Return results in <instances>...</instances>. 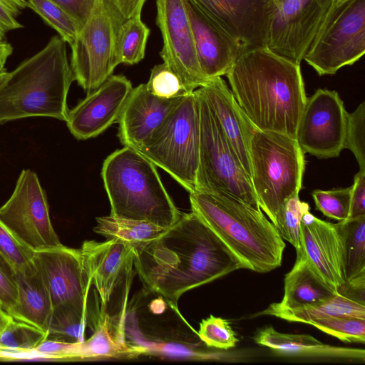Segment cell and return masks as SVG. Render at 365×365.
Wrapping results in <instances>:
<instances>
[{
    "mask_svg": "<svg viewBox=\"0 0 365 365\" xmlns=\"http://www.w3.org/2000/svg\"><path fill=\"white\" fill-rule=\"evenodd\" d=\"M144 287L178 312L186 292L240 269L242 262L194 212L181 214L158 238L134 252Z\"/></svg>",
    "mask_w": 365,
    "mask_h": 365,
    "instance_id": "cell-1",
    "label": "cell"
},
{
    "mask_svg": "<svg viewBox=\"0 0 365 365\" xmlns=\"http://www.w3.org/2000/svg\"><path fill=\"white\" fill-rule=\"evenodd\" d=\"M238 105L260 130L296 138L307 101L300 63L268 47L245 49L225 75Z\"/></svg>",
    "mask_w": 365,
    "mask_h": 365,
    "instance_id": "cell-2",
    "label": "cell"
},
{
    "mask_svg": "<svg viewBox=\"0 0 365 365\" xmlns=\"http://www.w3.org/2000/svg\"><path fill=\"white\" fill-rule=\"evenodd\" d=\"M73 81L66 42L54 36L38 53L7 72L0 83V123L29 117L66 121Z\"/></svg>",
    "mask_w": 365,
    "mask_h": 365,
    "instance_id": "cell-3",
    "label": "cell"
},
{
    "mask_svg": "<svg viewBox=\"0 0 365 365\" xmlns=\"http://www.w3.org/2000/svg\"><path fill=\"white\" fill-rule=\"evenodd\" d=\"M192 211L238 257L245 269L259 273L282 264L286 247L274 224L241 200L224 192L190 193Z\"/></svg>",
    "mask_w": 365,
    "mask_h": 365,
    "instance_id": "cell-4",
    "label": "cell"
},
{
    "mask_svg": "<svg viewBox=\"0 0 365 365\" xmlns=\"http://www.w3.org/2000/svg\"><path fill=\"white\" fill-rule=\"evenodd\" d=\"M101 177L110 215L169 228L180 217L155 165L137 150L124 146L103 162Z\"/></svg>",
    "mask_w": 365,
    "mask_h": 365,
    "instance_id": "cell-5",
    "label": "cell"
},
{
    "mask_svg": "<svg viewBox=\"0 0 365 365\" xmlns=\"http://www.w3.org/2000/svg\"><path fill=\"white\" fill-rule=\"evenodd\" d=\"M250 159V179L259 207L274 225L287 200L302 188L304 153L294 138L257 129Z\"/></svg>",
    "mask_w": 365,
    "mask_h": 365,
    "instance_id": "cell-6",
    "label": "cell"
},
{
    "mask_svg": "<svg viewBox=\"0 0 365 365\" xmlns=\"http://www.w3.org/2000/svg\"><path fill=\"white\" fill-rule=\"evenodd\" d=\"M200 115L196 91L183 97L137 150L190 193L196 190Z\"/></svg>",
    "mask_w": 365,
    "mask_h": 365,
    "instance_id": "cell-7",
    "label": "cell"
},
{
    "mask_svg": "<svg viewBox=\"0 0 365 365\" xmlns=\"http://www.w3.org/2000/svg\"><path fill=\"white\" fill-rule=\"evenodd\" d=\"M200 142L196 190L232 195L261 210L251 179L232 148L225 132L200 89Z\"/></svg>",
    "mask_w": 365,
    "mask_h": 365,
    "instance_id": "cell-8",
    "label": "cell"
},
{
    "mask_svg": "<svg viewBox=\"0 0 365 365\" xmlns=\"http://www.w3.org/2000/svg\"><path fill=\"white\" fill-rule=\"evenodd\" d=\"M79 250L91 285L98 292L100 309L107 314L115 337L125 342V319L135 274L134 250L114 240H86Z\"/></svg>",
    "mask_w": 365,
    "mask_h": 365,
    "instance_id": "cell-9",
    "label": "cell"
},
{
    "mask_svg": "<svg viewBox=\"0 0 365 365\" xmlns=\"http://www.w3.org/2000/svg\"><path fill=\"white\" fill-rule=\"evenodd\" d=\"M365 52V0L336 1L318 29L304 60L319 76L334 75Z\"/></svg>",
    "mask_w": 365,
    "mask_h": 365,
    "instance_id": "cell-10",
    "label": "cell"
},
{
    "mask_svg": "<svg viewBox=\"0 0 365 365\" xmlns=\"http://www.w3.org/2000/svg\"><path fill=\"white\" fill-rule=\"evenodd\" d=\"M118 29L106 0H96L71 46L74 80L88 94L103 84L118 65L115 56Z\"/></svg>",
    "mask_w": 365,
    "mask_h": 365,
    "instance_id": "cell-11",
    "label": "cell"
},
{
    "mask_svg": "<svg viewBox=\"0 0 365 365\" xmlns=\"http://www.w3.org/2000/svg\"><path fill=\"white\" fill-rule=\"evenodd\" d=\"M0 222L34 251L62 245L50 219L45 191L30 169L22 170L11 195L0 207Z\"/></svg>",
    "mask_w": 365,
    "mask_h": 365,
    "instance_id": "cell-12",
    "label": "cell"
},
{
    "mask_svg": "<svg viewBox=\"0 0 365 365\" xmlns=\"http://www.w3.org/2000/svg\"><path fill=\"white\" fill-rule=\"evenodd\" d=\"M347 111L336 91L319 88L307 98L296 131L302 151L336 158L344 149Z\"/></svg>",
    "mask_w": 365,
    "mask_h": 365,
    "instance_id": "cell-13",
    "label": "cell"
},
{
    "mask_svg": "<svg viewBox=\"0 0 365 365\" xmlns=\"http://www.w3.org/2000/svg\"><path fill=\"white\" fill-rule=\"evenodd\" d=\"M337 0H284L269 24L267 47L300 63L318 29Z\"/></svg>",
    "mask_w": 365,
    "mask_h": 365,
    "instance_id": "cell-14",
    "label": "cell"
},
{
    "mask_svg": "<svg viewBox=\"0 0 365 365\" xmlns=\"http://www.w3.org/2000/svg\"><path fill=\"white\" fill-rule=\"evenodd\" d=\"M156 24L163 38L160 56L190 93L210 80L202 73L184 0H156Z\"/></svg>",
    "mask_w": 365,
    "mask_h": 365,
    "instance_id": "cell-15",
    "label": "cell"
},
{
    "mask_svg": "<svg viewBox=\"0 0 365 365\" xmlns=\"http://www.w3.org/2000/svg\"><path fill=\"white\" fill-rule=\"evenodd\" d=\"M34 260L48 288L53 309H72L91 321L88 305L91 281L80 250L64 245L34 251Z\"/></svg>",
    "mask_w": 365,
    "mask_h": 365,
    "instance_id": "cell-16",
    "label": "cell"
},
{
    "mask_svg": "<svg viewBox=\"0 0 365 365\" xmlns=\"http://www.w3.org/2000/svg\"><path fill=\"white\" fill-rule=\"evenodd\" d=\"M212 24L247 48L267 46L274 0H187Z\"/></svg>",
    "mask_w": 365,
    "mask_h": 365,
    "instance_id": "cell-17",
    "label": "cell"
},
{
    "mask_svg": "<svg viewBox=\"0 0 365 365\" xmlns=\"http://www.w3.org/2000/svg\"><path fill=\"white\" fill-rule=\"evenodd\" d=\"M133 89L122 75H111L96 90L68 110L66 123L78 140L94 138L118 121Z\"/></svg>",
    "mask_w": 365,
    "mask_h": 365,
    "instance_id": "cell-18",
    "label": "cell"
},
{
    "mask_svg": "<svg viewBox=\"0 0 365 365\" xmlns=\"http://www.w3.org/2000/svg\"><path fill=\"white\" fill-rule=\"evenodd\" d=\"M299 240L298 250L338 293L345 281L341 240L334 224L317 218L308 209L300 221Z\"/></svg>",
    "mask_w": 365,
    "mask_h": 365,
    "instance_id": "cell-19",
    "label": "cell"
},
{
    "mask_svg": "<svg viewBox=\"0 0 365 365\" xmlns=\"http://www.w3.org/2000/svg\"><path fill=\"white\" fill-rule=\"evenodd\" d=\"M182 98H160L148 91L145 83L133 88L118 120L120 143L138 149Z\"/></svg>",
    "mask_w": 365,
    "mask_h": 365,
    "instance_id": "cell-20",
    "label": "cell"
},
{
    "mask_svg": "<svg viewBox=\"0 0 365 365\" xmlns=\"http://www.w3.org/2000/svg\"><path fill=\"white\" fill-rule=\"evenodd\" d=\"M184 1L203 75L209 80L226 75L248 48L215 27L187 0Z\"/></svg>",
    "mask_w": 365,
    "mask_h": 365,
    "instance_id": "cell-21",
    "label": "cell"
},
{
    "mask_svg": "<svg viewBox=\"0 0 365 365\" xmlns=\"http://www.w3.org/2000/svg\"><path fill=\"white\" fill-rule=\"evenodd\" d=\"M199 88L215 113L232 148L250 177V148L257 128L242 111L222 77L212 78Z\"/></svg>",
    "mask_w": 365,
    "mask_h": 365,
    "instance_id": "cell-22",
    "label": "cell"
},
{
    "mask_svg": "<svg viewBox=\"0 0 365 365\" xmlns=\"http://www.w3.org/2000/svg\"><path fill=\"white\" fill-rule=\"evenodd\" d=\"M336 294L304 254L298 250L295 263L284 277L282 301L269 306L282 309H299L319 304Z\"/></svg>",
    "mask_w": 365,
    "mask_h": 365,
    "instance_id": "cell-23",
    "label": "cell"
},
{
    "mask_svg": "<svg viewBox=\"0 0 365 365\" xmlns=\"http://www.w3.org/2000/svg\"><path fill=\"white\" fill-rule=\"evenodd\" d=\"M18 298L9 316L47 333L53 305L48 288L33 259L16 269Z\"/></svg>",
    "mask_w": 365,
    "mask_h": 365,
    "instance_id": "cell-24",
    "label": "cell"
},
{
    "mask_svg": "<svg viewBox=\"0 0 365 365\" xmlns=\"http://www.w3.org/2000/svg\"><path fill=\"white\" fill-rule=\"evenodd\" d=\"M254 339L257 344L284 354L361 361L365 359L364 349L331 346L309 334L279 332L272 326L259 330Z\"/></svg>",
    "mask_w": 365,
    "mask_h": 365,
    "instance_id": "cell-25",
    "label": "cell"
},
{
    "mask_svg": "<svg viewBox=\"0 0 365 365\" xmlns=\"http://www.w3.org/2000/svg\"><path fill=\"white\" fill-rule=\"evenodd\" d=\"M139 355L135 346L115 337L107 314L99 308L93 335L87 340L74 344L71 360L133 359Z\"/></svg>",
    "mask_w": 365,
    "mask_h": 365,
    "instance_id": "cell-26",
    "label": "cell"
},
{
    "mask_svg": "<svg viewBox=\"0 0 365 365\" xmlns=\"http://www.w3.org/2000/svg\"><path fill=\"white\" fill-rule=\"evenodd\" d=\"M97 225L93 231L107 240H114L139 251L152 241L163 235L168 228L153 223L120 218L112 215L96 218Z\"/></svg>",
    "mask_w": 365,
    "mask_h": 365,
    "instance_id": "cell-27",
    "label": "cell"
},
{
    "mask_svg": "<svg viewBox=\"0 0 365 365\" xmlns=\"http://www.w3.org/2000/svg\"><path fill=\"white\" fill-rule=\"evenodd\" d=\"M271 315L292 322L308 324L311 320L327 317L365 319V304L341 293L316 306L299 309H282L269 306L257 315Z\"/></svg>",
    "mask_w": 365,
    "mask_h": 365,
    "instance_id": "cell-28",
    "label": "cell"
},
{
    "mask_svg": "<svg viewBox=\"0 0 365 365\" xmlns=\"http://www.w3.org/2000/svg\"><path fill=\"white\" fill-rule=\"evenodd\" d=\"M339 233L345 283L365 277V215L334 223Z\"/></svg>",
    "mask_w": 365,
    "mask_h": 365,
    "instance_id": "cell-29",
    "label": "cell"
},
{
    "mask_svg": "<svg viewBox=\"0 0 365 365\" xmlns=\"http://www.w3.org/2000/svg\"><path fill=\"white\" fill-rule=\"evenodd\" d=\"M150 29L137 15L119 27L116 35L115 56L118 64L134 65L145 56Z\"/></svg>",
    "mask_w": 365,
    "mask_h": 365,
    "instance_id": "cell-30",
    "label": "cell"
},
{
    "mask_svg": "<svg viewBox=\"0 0 365 365\" xmlns=\"http://www.w3.org/2000/svg\"><path fill=\"white\" fill-rule=\"evenodd\" d=\"M88 319L76 310L65 307L53 309L47 329V339L67 343L84 340Z\"/></svg>",
    "mask_w": 365,
    "mask_h": 365,
    "instance_id": "cell-31",
    "label": "cell"
},
{
    "mask_svg": "<svg viewBox=\"0 0 365 365\" xmlns=\"http://www.w3.org/2000/svg\"><path fill=\"white\" fill-rule=\"evenodd\" d=\"M46 338V332L11 318L0 335V351H31Z\"/></svg>",
    "mask_w": 365,
    "mask_h": 365,
    "instance_id": "cell-32",
    "label": "cell"
},
{
    "mask_svg": "<svg viewBox=\"0 0 365 365\" xmlns=\"http://www.w3.org/2000/svg\"><path fill=\"white\" fill-rule=\"evenodd\" d=\"M28 7L39 15L70 46L79 31L76 21L53 0H26Z\"/></svg>",
    "mask_w": 365,
    "mask_h": 365,
    "instance_id": "cell-33",
    "label": "cell"
},
{
    "mask_svg": "<svg viewBox=\"0 0 365 365\" xmlns=\"http://www.w3.org/2000/svg\"><path fill=\"white\" fill-rule=\"evenodd\" d=\"M308 324L345 343L365 342V319L327 317L311 320Z\"/></svg>",
    "mask_w": 365,
    "mask_h": 365,
    "instance_id": "cell-34",
    "label": "cell"
},
{
    "mask_svg": "<svg viewBox=\"0 0 365 365\" xmlns=\"http://www.w3.org/2000/svg\"><path fill=\"white\" fill-rule=\"evenodd\" d=\"M309 205L299 200V194L289 198L284 204L274 225L280 237L292 244L296 251L300 247V221Z\"/></svg>",
    "mask_w": 365,
    "mask_h": 365,
    "instance_id": "cell-35",
    "label": "cell"
},
{
    "mask_svg": "<svg viewBox=\"0 0 365 365\" xmlns=\"http://www.w3.org/2000/svg\"><path fill=\"white\" fill-rule=\"evenodd\" d=\"M145 84L148 91L160 98H182L191 93L180 78L164 63L155 65L152 68Z\"/></svg>",
    "mask_w": 365,
    "mask_h": 365,
    "instance_id": "cell-36",
    "label": "cell"
},
{
    "mask_svg": "<svg viewBox=\"0 0 365 365\" xmlns=\"http://www.w3.org/2000/svg\"><path fill=\"white\" fill-rule=\"evenodd\" d=\"M316 209L338 221L349 218L351 187L329 190H314L312 193Z\"/></svg>",
    "mask_w": 365,
    "mask_h": 365,
    "instance_id": "cell-37",
    "label": "cell"
},
{
    "mask_svg": "<svg viewBox=\"0 0 365 365\" xmlns=\"http://www.w3.org/2000/svg\"><path fill=\"white\" fill-rule=\"evenodd\" d=\"M28 7L26 0H0V68L5 65L13 52V47L6 40V34L23 27L18 17Z\"/></svg>",
    "mask_w": 365,
    "mask_h": 365,
    "instance_id": "cell-38",
    "label": "cell"
},
{
    "mask_svg": "<svg viewBox=\"0 0 365 365\" xmlns=\"http://www.w3.org/2000/svg\"><path fill=\"white\" fill-rule=\"evenodd\" d=\"M344 148L354 154L359 170L365 171V102L351 113L347 112Z\"/></svg>",
    "mask_w": 365,
    "mask_h": 365,
    "instance_id": "cell-39",
    "label": "cell"
},
{
    "mask_svg": "<svg viewBox=\"0 0 365 365\" xmlns=\"http://www.w3.org/2000/svg\"><path fill=\"white\" fill-rule=\"evenodd\" d=\"M197 335L207 346L219 349L233 348L238 342L230 323L213 315L202 320Z\"/></svg>",
    "mask_w": 365,
    "mask_h": 365,
    "instance_id": "cell-40",
    "label": "cell"
},
{
    "mask_svg": "<svg viewBox=\"0 0 365 365\" xmlns=\"http://www.w3.org/2000/svg\"><path fill=\"white\" fill-rule=\"evenodd\" d=\"M0 253L16 269L25 267L34 257V251L21 242L1 222Z\"/></svg>",
    "mask_w": 365,
    "mask_h": 365,
    "instance_id": "cell-41",
    "label": "cell"
},
{
    "mask_svg": "<svg viewBox=\"0 0 365 365\" xmlns=\"http://www.w3.org/2000/svg\"><path fill=\"white\" fill-rule=\"evenodd\" d=\"M17 298L16 269L0 253V304L9 315L16 306Z\"/></svg>",
    "mask_w": 365,
    "mask_h": 365,
    "instance_id": "cell-42",
    "label": "cell"
},
{
    "mask_svg": "<svg viewBox=\"0 0 365 365\" xmlns=\"http://www.w3.org/2000/svg\"><path fill=\"white\" fill-rule=\"evenodd\" d=\"M146 0H106L118 26L125 21L141 15Z\"/></svg>",
    "mask_w": 365,
    "mask_h": 365,
    "instance_id": "cell-43",
    "label": "cell"
},
{
    "mask_svg": "<svg viewBox=\"0 0 365 365\" xmlns=\"http://www.w3.org/2000/svg\"><path fill=\"white\" fill-rule=\"evenodd\" d=\"M365 215V171L359 170L351 186L349 218Z\"/></svg>",
    "mask_w": 365,
    "mask_h": 365,
    "instance_id": "cell-44",
    "label": "cell"
},
{
    "mask_svg": "<svg viewBox=\"0 0 365 365\" xmlns=\"http://www.w3.org/2000/svg\"><path fill=\"white\" fill-rule=\"evenodd\" d=\"M53 1L61 6L76 21L80 30L88 19L96 0Z\"/></svg>",
    "mask_w": 365,
    "mask_h": 365,
    "instance_id": "cell-45",
    "label": "cell"
},
{
    "mask_svg": "<svg viewBox=\"0 0 365 365\" xmlns=\"http://www.w3.org/2000/svg\"><path fill=\"white\" fill-rule=\"evenodd\" d=\"M11 319V317L0 308V335Z\"/></svg>",
    "mask_w": 365,
    "mask_h": 365,
    "instance_id": "cell-46",
    "label": "cell"
},
{
    "mask_svg": "<svg viewBox=\"0 0 365 365\" xmlns=\"http://www.w3.org/2000/svg\"><path fill=\"white\" fill-rule=\"evenodd\" d=\"M6 73H7V71H6V69H1L0 68V83L1 82V81L5 77Z\"/></svg>",
    "mask_w": 365,
    "mask_h": 365,
    "instance_id": "cell-47",
    "label": "cell"
},
{
    "mask_svg": "<svg viewBox=\"0 0 365 365\" xmlns=\"http://www.w3.org/2000/svg\"><path fill=\"white\" fill-rule=\"evenodd\" d=\"M275 1V3L278 7V6L282 3L283 2L284 0H274Z\"/></svg>",
    "mask_w": 365,
    "mask_h": 365,
    "instance_id": "cell-48",
    "label": "cell"
},
{
    "mask_svg": "<svg viewBox=\"0 0 365 365\" xmlns=\"http://www.w3.org/2000/svg\"><path fill=\"white\" fill-rule=\"evenodd\" d=\"M338 1H346V0H337Z\"/></svg>",
    "mask_w": 365,
    "mask_h": 365,
    "instance_id": "cell-49",
    "label": "cell"
},
{
    "mask_svg": "<svg viewBox=\"0 0 365 365\" xmlns=\"http://www.w3.org/2000/svg\"><path fill=\"white\" fill-rule=\"evenodd\" d=\"M0 308H1V309H2V308H1V304H0Z\"/></svg>",
    "mask_w": 365,
    "mask_h": 365,
    "instance_id": "cell-50",
    "label": "cell"
}]
</instances>
